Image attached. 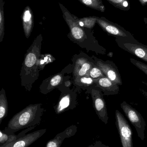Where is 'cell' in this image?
I'll use <instances>...</instances> for the list:
<instances>
[{
  "instance_id": "obj_23",
  "label": "cell",
  "mask_w": 147,
  "mask_h": 147,
  "mask_svg": "<svg viewBox=\"0 0 147 147\" xmlns=\"http://www.w3.org/2000/svg\"><path fill=\"white\" fill-rule=\"evenodd\" d=\"M31 15L30 12L28 10H26L24 13V18L23 20L25 22H28L30 21L31 19Z\"/></svg>"
},
{
  "instance_id": "obj_16",
  "label": "cell",
  "mask_w": 147,
  "mask_h": 147,
  "mask_svg": "<svg viewBox=\"0 0 147 147\" xmlns=\"http://www.w3.org/2000/svg\"><path fill=\"white\" fill-rule=\"evenodd\" d=\"M88 76L94 79H97L102 77H106L101 69L96 65H94L88 73Z\"/></svg>"
},
{
  "instance_id": "obj_27",
  "label": "cell",
  "mask_w": 147,
  "mask_h": 147,
  "mask_svg": "<svg viewBox=\"0 0 147 147\" xmlns=\"http://www.w3.org/2000/svg\"><path fill=\"white\" fill-rule=\"evenodd\" d=\"M79 24L81 26H84V23L83 22H79Z\"/></svg>"
},
{
  "instance_id": "obj_4",
  "label": "cell",
  "mask_w": 147,
  "mask_h": 147,
  "mask_svg": "<svg viewBox=\"0 0 147 147\" xmlns=\"http://www.w3.org/2000/svg\"><path fill=\"white\" fill-rule=\"evenodd\" d=\"M91 96L94 109L98 116L105 124H107L109 117L106 102L104 98L102 92L98 90L92 89Z\"/></svg>"
},
{
  "instance_id": "obj_21",
  "label": "cell",
  "mask_w": 147,
  "mask_h": 147,
  "mask_svg": "<svg viewBox=\"0 0 147 147\" xmlns=\"http://www.w3.org/2000/svg\"><path fill=\"white\" fill-rule=\"evenodd\" d=\"M111 3L115 4L117 7H128V3L126 0H108Z\"/></svg>"
},
{
  "instance_id": "obj_10",
  "label": "cell",
  "mask_w": 147,
  "mask_h": 147,
  "mask_svg": "<svg viewBox=\"0 0 147 147\" xmlns=\"http://www.w3.org/2000/svg\"><path fill=\"white\" fill-rule=\"evenodd\" d=\"M94 64L86 59L80 58L76 61L74 69V75L75 78L87 76L89 71Z\"/></svg>"
},
{
  "instance_id": "obj_28",
  "label": "cell",
  "mask_w": 147,
  "mask_h": 147,
  "mask_svg": "<svg viewBox=\"0 0 147 147\" xmlns=\"http://www.w3.org/2000/svg\"><path fill=\"white\" fill-rule=\"evenodd\" d=\"M143 83H145V84H146V85L147 86V83H145V82H143Z\"/></svg>"
},
{
  "instance_id": "obj_14",
  "label": "cell",
  "mask_w": 147,
  "mask_h": 147,
  "mask_svg": "<svg viewBox=\"0 0 147 147\" xmlns=\"http://www.w3.org/2000/svg\"><path fill=\"white\" fill-rule=\"evenodd\" d=\"M7 100L5 94L4 89L2 88L0 92V124L1 123L3 120L7 115Z\"/></svg>"
},
{
  "instance_id": "obj_5",
  "label": "cell",
  "mask_w": 147,
  "mask_h": 147,
  "mask_svg": "<svg viewBox=\"0 0 147 147\" xmlns=\"http://www.w3.org/2000/svg\"><path fill=\"white\" fill-rule=\"evenodd\" d=\"M96 65L102 71L105 76L110 80L117 84L118 85H122L120 72L115 65L111 61L104 62L102 59L95 58Z\"/></svg>"
},
{
  "instance_id": "obj_9",
  "label": "cell",
  "mask_w": 147,
  "mask_h": 147,
  "mask_svg": "<svg viewBox=\"0 0 147 147\" xmlns=\"http://www.w3.org/2000/svg\"><path fill=\"white\" fill-rule=\"evenodd\" d=\"M31 50L26 55L24 60L25 69L28 73L30 70L34 67L39 59L40 53V46L38 45H33Z\"/></svg>"
},
{
  "instance_id": "obj_13",
  "label": "cell",
  "mask_w": 147,
  "mask_h": 147,
  "mask_svg": "<svg viewBox=\"0 0 147 147\" xmlns=\"http://www.w3.org/2000/svg\"><path fill=\"white\" fill-rule=\"evenodd\" d=\"M97 21L103 29L108 33L121 37L127 36V34L124 32L113 24H110L109 22L102 20H98Z\"/></svg>"
},
{
  "instance_id": "obj_1",
  "label": "cell",
  "mask_w": 147,
  "mask_h": 147,
  "mask_svg": "<svg viewBox=\"0 0 147 147\" xmlns=\"http://www.w3.org/2000/svg\"><path fill=\"white\" fill-rule=\"evenodd\" d=\"M44 111L40 104L28 105L10 119L3 132L7 134H14L21 129L39 125Z\"/></svg>"
},
{
  "instance_id": "obj_24",
  "label": "cell",
  "mask_w": 147,
  "mask_h": 147,
  "mask_svg": "<svg viewBox=\"0 0 147 147\" xmlns=\"http://www.w3.org/2000/svg\"><path fill=\"white\" fill-rule=\"evenodd\" d=\"M16 141H15L10 142V143H5L1 146H0V147H13Z\"/></svg>"
},
{
  "instance_id": "obj_20",
  "label": "cell",
  "mask_w": 147,
  "mask_h": 147,
  "mask_svg": "<svg viewBox=\"0 0 147 147\" xmlns=\"http://www.w3.org/2000/svg\"><path fill=\"white\" fill-rule=\"evenodd\" d=\"M63 81V77L61 74H57L53 77L50 81L51 87H54L58 85Z\"/></svg>"
},
{
  "instance_id": "obj_26",
  "label": "cell",
  "mask_w": 147,
  "mask_h": 147,
  "mask_svg": "<svg viewBox=\"0 0 147 147\" xmlns=\"http://www.w3.org/2000/svg\"><path fill=\"white\" fill-rule=\"evenodd\" d=\"M70 85V81H66V82H65V85H66V86H69Z\"/></svg>"
},
{
  "instance_id": "obj_3",
  "label": "cell",
  "mask_w": 147,
  "mask_h": 147,
  "mask_svg": "<svg viewBox=\"0 0 147 147\" xmlns=\"http://www.w3.org/2000/svg\"><path fill=\"white\" fill-rule=\"evenodd\" d=\"M116 124L120 135L123 147H133V131L124 116L117 110L115 112Z\"/></svg>"
},
{
  "instance_id": "obj_18",
  "label": "cell",
  "mask_w": 147,
  "mask_h": 147,
  "mask_svg": "<svg viewBox=\"0 0 147 147\" xmlns=\"http://www.w3.org/2000/svg\"><path fill=\"white\" fill-rule=\"evenodd\" d=\"M71 33L73 38L77 40L82 39L84 35L83 29L77 26L72 28Z\"/></svg>"
},
{
  "instance_id": "obj_22",
  "label": "cell",
  "mask_w": 147,
  "mask_h": 147,
  "mask_svg": "<svg viewBox=\"0 0 147 147\" xmlns=\"http://www.w3.org/2000/svg\"><path fill=\"white\" fill-rule=\"evenodd\" d=\"M88 147H110L103 144L100 141H96L93 144H91Z\"/></svg>"
},
{
  "instance_id": "obj_8",
  "label": "cell",
  "mask_w": 147,
  "mask_h": 147,
  "mask_svg": "<svg viewBox=\"0 0 147 147\" xmlns=\"http://www.w3.org/2000/svg\"><path fill=\"white\" fill-rule=\"evenodd\" d=\"M46 132V129H45L26 134L25 136L17 140L13 147H28L41 137Z\"/></svg>"
},
{
  "instance_id": "obj_15",
  "label": "cell",
  "mask_w": 147,
  "mask_h": 147,
  "mask_svg": "<svg viewBox=\"0 0 147 147\" xmlns=\"http://www.w3.org/2000/svg\"><path fill=\"white\" fill-rule=\"evenodd\" d=\"M71 97L70 95H65L60 100L56 107L55 111L58 114L64 112L69 107Z\"/></svg>"
},
{
  "instance_id": "obj_6",
  "label": "cell",
  "mask_w": 147,
  "mask_h": 147,
  "mask_svg": "<svg viewBox=\"0 0 147 147\" xmlns=\"http://www.w3.org/2000/svg\"><path fill=\"white\" fill-rule=\"evenodd\" d=\"M77 131L76 125H72L58 134L54 138L48 141L45 147H60L64 140L75 135Z\"/></svg>"
},
{
  "instance_id": "obj_2",
  "label": "cell",
  "mask_w": 147,
  "mask_h": 147,
  "mask_svg": "<svg viewBox=\"0 0 147 147\" xmlns=\"http://www.w3.org/2000/svg\"><path fill=\"white\" fill-rule=\"evenodd\" d=\"M121 106L128 119L135 128L139 138L141 140L144 141L145 139L144 132L146 124L141 114L130 106L126 101L123 102Z\"/></svg>"
},
{
  "instance_id": "obj_12",
  "label": "cell",
  "mask_w": 147,
  "mask_h": 147,
  "mask_svg": "<svg viewBox=\"0 0 147 147\" xmlns=\"http://www.w3.org/2000/svg\"><path fill=\"white\" fill-rule=\"evenodd\" d=\"M35 127L36 126H34L28 128L26 129L22 130L18 135H15V134H7L4 133L3 130H1L0 131V146H1L5 143H10L17 140L18 139L25 136L28 132L34 129Z\"/></svg>"
},
{
  "instance_id": "obj_7",
  "label": "cell",
  "mask_w": 147,
  "mask_h": 147,
  "mask_svg": "<svg viewBox=\"0 0 147 147\" xmlns=\"http://www.w3.org/2000/svg\"><path fill=\"white\" fill-rule=\"evenodd\" d=\"M95 83L102 90L105 95H116L120 91L119 85L106 77L95 79Z\"/></svg>"
},
{
  "instance_id": "obj_11",
  "label": "cell",
  "mask_w": 147,
  "mask_h": 147,
  "mask_svg": "<svg viewBox=\"0 0 147 147\" xmlns=\"http://www.w3.org/2000/svg\"><path fill=\"white\" fill-rule=\"evenodd\" d=\"M123 48L147 62V48L144 46L130 43L123 44Z\"/></svg>"
},
{
  "instance_id": "obj_17",
  "label": "cell",
  "mask_w": 147,
  "mask_h": 147,
  "mask_svg": "<svg viewBox=\"0 0 147 147\" xmlns=\"http://www.w3.org/2000/svg\"><path fill=\"white\" fill-rule=\"evenodd\" d=\"M76 83L77 84L84 86H89L95 83V79L88 76L76 78Z\"/></svg>"
},
{
  "instance_id": "obj_19",
  "label": "cell",
  "mask_w": 147,
  "mask_h": 147,
  "mask_svg": "<svg viewBox=\"0 0 147 147\" xmlns=\"http://www.w3.org/2000/svg\"><path fill=\"white\" fill-rule=\"evenodd\" d=\"M130 62L147 75V65L134 59H130Z\"/></svg>"
},
{
  "instance_id": "obj_25",
  "label": "cell",
  "mask_w": 147,
  "mask_h": 147,
  "mask_svg": "<svg viewBox=\"0 0 147 147\" xmlns=\"http://www.w3.org/2000/svg\"><path fill=\"white\" fill-rule=\"evenodd\" d=\"M140 1L142 4H146L147 3V0H140Z\"/></svg>"
}]
</instances>
